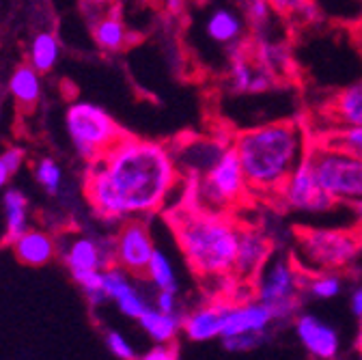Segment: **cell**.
Listing matches in <instances>:
<instances>
[{
	"label": "cell",
	"mask_w": 362,
	"mask_h": 360,
	"mask_svg": "<svg viewBox=\"0 0 362 360\" xmlns=\"http://www.w3.org/2000/svg\"><path fill=\"white\" fill-rule=\"evenodd\" d=\"M177 186L173 153L153 141L125 137L104 156L90 160L86 199L104 220L153 216L168 205Z\"/></svg>",
	"instance_id": "cell-1"
},
{
	"label": "cell",
	"mask_w": 362,
	"mask_h": 360,
	"mask_svg": "<svg viewBox=\"0 0 362 360\" xmlns=\"http://www.w3.org/2000/svg\"><path fill=\"white\" fill-rule=\"evenodd\" d=\"M308 132L296 119L272 121L235 134L233 151L250 192L276 197L304 156Z\"/></svg>",
	"instance_id": "cell-2"
},
{
	"label": "cell",
	"mask_w": 362,
	"mask_h": 360,
	"mask_svg": "<svg viewBox=\"0 0 362 360\" xmlns=\"http://www.w3.org/2000/svg\"><path fill=\"white\" fill-rule=\"evenodd\" d=\"M170 220L179 248L194 274L205 279L233 274L240 227L229 216L184 207L177 209Z\"/></svg>",
	"instance_id": "cell-3"
},
{
	"label": "cell",
	"mask_w": 362,
	"mask_h": 360,
	"mask_svg": "<svg viewBox=\"0 0 362 360\" xmlns=\"http://www.w3.org/2000/svg\"><path fill=\"white\" fill-rule=\"evenodd\" d=\"M362 252V229L358 224L349 229L302 227L296 231L293 263L306 274L337 272L351 267Z\"/></svg>",
	"instance_id": "cell-4"
},
{
	"label": "cell",
	"mask_w": 362,
	"mask_h": 360,
	"mask_svg": "<svg viewBox=\"0 0 362 360\" xmlns=\"http://www.w3.org/2000/svg\"><path fill=\"white\" fill-rule=\"evenodd\" d=\"M248 194L250 188L233 147H226L220 158L192 182V207L207 214H226Z\"/></svg>",
	"instance_id": "cell-5"
},
{
	"label": "cell",
	"mask_w": 362,
	"mask_h": 360,
	"mask_svg": "<svg viewBox=\"0 0 362 360\" xmlns=\"http://www.w3.org/2000/svg\"><path fill=\"white\" fill-rule=\"evenodd\" d=\"M65 129L76 153L88 162L123 139V129L112 115L93 102H74L65 112Z\"/></svg>",
	"instance_id": "cell-6"
},
{
	"label": "cell",
	"mask_w": 362,
	"mask_h": 360,
	"mask_svg": "<svg viewBox=\"0 0 362 360\" xmlns=\"http://www.w3.org/2000/svg\"><path fill=\"white\" fill-rule=\"evenodd\" d=\"M255 281L257 302L272 313L274 324L296 320L302 304V269L291 259L269 257Z\"/></svg>",
	"instance_id": "cell-7"
},
{
	"label": "cell",
	"mask_w": 362,
	"mask_h": 360,
	"mask_svg": "<svg viewBox=\"0 0 362 360\" xmlns=\"http://www.w3.org/2000/svg\"><path fill=\"white\" fill-rule=\"evenodd\" d=\"M306 153L315 173V179L320 188L332 197L337 203H356L362 201V160L324 149L315 145L308 137L306 141Z\"/></svg>",
	"instance_id": "cell-8"
},
{
	"label": "cell",
	"mask_w": 362,
	"mask_h": 360,
	"mask_svg": "<svg viewBox=\"0 0 362 360\" xmlns=\"http://www.w3.org/2000/svg\"><path fill=\"white\" fill-rule=\"evenodd\" d=\"M276 197L283 203V207L293 209V211L320 214V211H330L339 205L332 197H328L320 188V184H317L306 149H304V156L300 158V162L296 164V168L291 170V175L287 177V182L283 184V188L279 190Z\"/></svg>",
	"instance_id": "cell-9"
},
{
	"label": "cell",
	"mask_w": 362,
	"mask_h": 360,
	"mask_svg": "<svg viewBox=\"0 0 362 360\" xmlns=\"http://www.w3.org/2000/svg\"><path fill=\"white\" fill-rule=\"evenodd\" d=\"M115 242V265L123 267L127 274H145L147 263L153 255V236L145 218L125 220Z\"/></svg>",
	"instance_id": "cell-10"
},
{
	"label": "cell",
	"mask_w": 362,
	"mask_h": 360,
	"mask_svg": "<svg viewBox=\"0 0 362 360\" xmlns=\"http://www.w3.org/2000/svg\"><path fill=\"white\" fill-rule=\"evenodd\" d=\"M57 255L71 272L106 269L115 263V242L93 236H71L57 242Z\"/></svg>",
	"instance_id": "cell-11"
},
{
	"label": "cell",
	"mask_w": 362,
	"mask_h": 360,
	"mask_svg": "<svg viewBox=\"0 0 362 360\" xmlns=\"http://www.w3.org/2000/svg\"><path fill=\"white\" fill-rule=\"evenodd\" d=\"M231 48V59H229V84L231 91L235 93H265L269 88H274L276 76L269 74L265 67H261L252 50L246 48L242 41L233 43Z\"/></svg>",
	"instance_id": "cell-12"
},
{
	"label": "cell",
	"mask_w": 362,
	"mask_h": 360,
	"mask_svg": "<svg viewBox=\"0 0 362 360\" xmlns=\"http://www.w3.org/2000/svg\"><path fill=\"white\" fill-rule=\"evenodd\" d=\"M272 242L269 238L257 227H240L238 231V248L233 261V274L238 281H255L263 265L272 257Z\"/></svg>",
	"instance_id": "cell-13"
},
{
	"label": "cell",
	"mask_w": 362,
	"mask_h": 360,
	"mask_svg": "<svg viewBox=\"0 0 362 360\" xmlns=\"http://www.w3.org/2000/svg\"><path fill=\"white\" fill-rule=\"evenodd\" d=\"M296 335L304 349L317 360H334L341 352L339 332L313 313H300L293 320Z\"/></svg>",
	"instance_id": "cell-14"
},
{
	"label": "cell",
	"mask_w": 362,
	"mask_h": 360,
	"mask_svg": "<svg viewBox=\"0 0 362 360\" xmlns=\"http://www.w3.org/2000/svg\"><path fill=\"white\" fill-rule=\"evenodd\" d=\"M102 285L108 300L115 302L119 313H123L129 320L139 322L141 315L151 306L149 300L143 296V291L132 283L129 274L115 263L102 269Z\"/></svg>",
	"instance_id": "cell-15"
},
{
	"label": "cell",
	"mask_w": 362,
	"mask_h": 360,
	"mask_svg": "<svg viewBox=\"0 0 362 360\" xmlns=\"http://www.w3.org/2000/svg\"><path fill=\"white\" fill-rule=\"evenodd\" d=\"M320 112L330 129L362 127V80L334 91L328 102L322 104Z\"/></svg>",
	"instance_id": "cell-16"
},
{
	"label": "cell",
	"mask_w": 362,
	"mask_h": 360,
	"mask_svg": "<svg viewBox=\"0 0 362 360\" xmlns=\"http://www.w3.org/2000/svg\"><path fill=\"white\" fill-rule=\"evenodd\" d=\"M272 326H274L272 313L261 302H257V300L240 302V304L229 302V306H226V310L222 315L220 339L244 335V332H269Z\"/></svg>",
	"instance_id": "cell-17"
},
{
	"label": "cell",
	"mask_w": 362,
	"mask_h": 360,
	"mask_svg": "<svg viewBox=\"0 0 362 360\" xmlns=\"http://www.w3.org/2000/svg\"><path fill=\"white\" fill-rule=\"evenodd\" d=\"M229 302H207L197 306L188 315H181V332L194 343H205L211 339H220L222 315Z\"/></svg>",
	"instance_id": "cell-18"
},
{
	"label": "cell",
	"mask_w": 362,
	"mask_h": 360,
	"mask_svg": "<svg viewBox=\"0 0 362 360\" xmlns=\"http://www.w3.org/2000/svg\"><path fill=\"white\" fill-rule=\"evenodd\" d=\"M16 257L26 265H45L57 257V240L41 229H28L13 242Z\"/></svg>",
	"instance_id": "cell-19"
},
{
	"label": "cell",
	"mask_w": 362,
	"mask_h": 360,
	"mask_svg": "<svg viewBox=\"0 0 362 360\" xmlns=\"http://www.w3.org/2000/svg\"><path fill=\"white\" fill-rule=\"evenodd\" d=\"M127 28L121 20V7L112 5L106 16H102L93 24V41L98 43V48L104 52H119L127 46Z\"/></svg>",
	"instance_id": "cell-20"
},
{
	"label": "cell",
	"mask_w": 362,
	"mask_h": 360,
	"mask_svg": "<svg viewBox=\"0 0 362 360\" xmlns=\"http://www.w3.org/2000/svg\"><path fill=\"white\" fill-rule=\"evenodd\" d=\"M139 324L156 345H170L181 332V315H168L149 306L139 318Z\"/></svg>",
	"instance_id": "cell-21"
},
{
	"label": "cell",
	"mask_w": 362,
	"mask_h": 360,
	"mask_svg": "<svg viewBox=\"0 0 362 360\" xmlns=\"http://www.w3.org/2000/svg\"><path fill=\"white\" fill-rule=\"evenodd\" d=\"M5 207V238L13 244L24 231H28V199L20 188H5L3 192Z\"/></svg>",
	"instance_id": "cell-22"
},
{
	"label": "cell",
	"mask_w": 362,
	"mask_h": 360,
	"mask_svg": "<svg viewBox=\"0 0 362 360\" xmlns=\"http://www.w3.org/2000/svg\"><path fill=\"white\" fill-rule=\"evenodd\" d=\"M9 95L16 100V104L30 108L39 102L41 91H43V82H41V74L37 69H33L30 65H20L11 78H9Z\"/></svg>",
	"instance_id": "cell-23"
},
{
	"label": "cell",
	"mask_w": 362,
	"mask_h": 360,
	"mask_svg": "<svg viewBox=\"0 0 362 360\" xmlns=\"http://www.w3.org/2000/svg\"><path fill=\"white\" fill-rule=\"evenodd\" d=\"M205 33L211 41L222 43V46H233L242 41L244 35V22L242 18L231 9H216L205 24Z\"/></svg>",
	"instance_id": "cell-24"
},
{
	"label": "cell",
	"mask_w": 362,
	"mask_h": 360,
	"mask_svg": "<svg viewBox=\"0 0 362 360\" xmlns=\"http://www.w3.org/2000/svg\"><path fill=\"white\" fill-rule=\"evenodd\" d=\"M59 59H61L59 37L50 30H43V33L35 35V39L30 41V48H28V61H30L28 65L43 76L57 67Z\"/></svg>",
	"instance_id": "cell-25"
},
{
	"label": "cell",
	"mask_w": 362,
	"mask_h": 360,
	"mask_svg": "<svg viewBox=\"0 0 362 360\" xmlns=\"http://www.w3.org/2000/svg\"><path fill=\"white\" fill-rule=\"evenodd\" d=\"M315 145L324 149L341 151L354 158L362 160V127H337V129H326L317 139H310Z\"/></svg>",
	"instance_id": "cell-26"
},
{
	"label": "cell",
	"mask_w": 362,
	"mask_h": 360,
	"mask_svg": "<svg viewBox=\"0 0 362 360\" xmlns=\"http://www.w3.org/2000/svg\"><path fill=\"white\" fill-rule=\"evenodd\" d=\"M145 277L153 285L156 291H175L179 294V281L175 274V267L170 263V257L162 248H153V255L147 263Z\"/></svg>",
	"instance_id": "cell-27"
},
{
	"label": "cell",
	"mask_w": 362,
	"mask_h": 360,
	"mask_svg": "<svg viewBox=\"0 0 362 360\" xmlns=\"http://www.w3.org/2000/svg\"><path fill=\"white\" fill-rule=\"evenodd\" d=\"M343 291V279L337 272H322V274H306L302 272V296L315 300H330Z\"/></svg>",
	"instance_id": "cell-28"
},
{
	"label": "cell",
	"mask_w": 362,
	"mask_h": 360,
	"mask_svg": "<svg viewBox=\"0 0 362 360\" xmlns=\"http://www.w3.org/2000/svg\"><path fill=\"white\" fill-rule=\"evenodd\" d=\"M267 3L274 13L291 18L300 24H313L320 18V9H317L315 0H267Z\"/></svg>",
	"instance_id": "cell-29"
},
{
	"label": "cell",
	"mask_w": 362,
	"mask_h": 360,
	"mask_svg": "<svg viewBox=\"0 0 362 360\" xmlns=\"http://www.w3.org/2000/svg\"><path fill=\"white\" fill-rule=\"evenodd\" d=\"M74 283L82 289L88 306L100 308L108 302V296L104 294L102 285V269H84V272H71Z\"/></svg>",
	"instance_id": "cell-30"
},
{
	"label": "cell",
	"mask_w": 362,
	"mask_h": 360,
	"mask_svg": "<svg viewBox=\"0 0 362 360\" xmlns=\"http://www.w3.org/2000/svg\"><path fill=\"white\" fill-rule=\"evenodd\" d=\"M35 179L45 192H48L50 197H54L63 188V168L52 158H41L35 164Z\"/></svg>",
	"instance_id": "cell-31"
},
{
	"label": "cell",
	"mask_w": 362,
	"mask_h": 360,
	"mask_svg": "<svg viewBox=\"0 0 362 360\" xmlns=\"http://www.w3.org/2000/svg\"><path fill=\"white\" fill-rule=\"evenodd\" d=\"M267 339H269V332H244V335H235V337H224L220 341L226 352L242 354V352H252V349L265 345Z\"/></svg>",
	"instance_id": "cell-32"
},
{
	"label": "cell",
	"mask_w": 362,
	"mask_h": 360,
	"mask_svg": "<svg viewBox=\"0 0 362 360\" xmlns=\"http://www.w3.org/2000/svg\"><path fill=\"white\" fill-rule=\"evenodd\" d=\"M104 343L108 352L119 360H139V354H136V347L132 345V341L117 330H108L104 335Z\"/></svg>",
	"instance_id": "cell-33"
},
{
	"label": "cell",
	"mask_w": 362,
	"mask_h": 360,
	"mask_svg": "<svg viewBox=\"0 0 362 360\" xmlns=\"http://www.w3.org/2000/svg\"><path fill=\"white\" fill-rule=\"evenodd\" d=\"M244 13H246L248 24H250L257 33H261V30L269 24L272 9H269V3H267V0H244Z\"/></svg>",
	"instance_id": "cell-34"
},
{
	"label": "cell",
	"mask_w": 362,
	"mask_h": 360,
	"mask_svg": "<svg viewBox=\"0 0 362 360\" xmlns=\"http://www.w3.org/2000/svg\"><path fill=\"white\" fill-rule=\"evenodd\" d=\"M24 156H26V151L22 147H7L3 153H0V160H3L9 175H16L24 164Z\"/></svg>",
	"instance_id": "cell-35"
},
{
	"label": "cell",
	"mask_w": 362,
	"mask_h": 360,
	"mask_svg": "<svg viewBox=\"0 0 362 360\" xmlns=\"http://www.w3.org/2000/svg\"><path fill=\"white\" fill-rule=\"evenodd\" d=\"M153 306H156L158 310H162V313L179 315V300H177V294H175V291H158Z\"/></svg>",
	"instance_id": "cell-36"
},
{
	"label": "cell",
	"mask_w": 362,
	"mask_h": 360,
	"mask_svg": "<svg viewBox=\"0 0 362 360\" xmlns=\"http://www.w3.org/2000/svg\"><path fill=\"white\" fill-rule=\"evenodd\" d=\"M139 360H179L177 349L170 345H156L147 354H143Z\"/></svg>",
	"instance_id": "cell-37"
},
{
	"label": "cell",
	"mask_w": 362,
	"mask_h": 360,
	"mask_svg": "<svg viewBox=\"0 0 362 360\" xmlns=\"http://www.w3.org/2000/svg\"><path fill=\"white\" fill-rule=\"evenodd\" d=\"M351 310H354V315L360 320L362 318V285L360 287H356L354 289V294H351Z\"/></svg>",
	"instance_id": "cell-38"
},
{
	"label": "cell",
	"mask_w": 362,
	"mask_h": 360,
	"mask_svg": "<svg viewBox=\"0 0 362 360\" xmlns=\"http://www.w3.org/2000/svg\"><path fill=\"white\" fill-rule=\"evenodd\" d=\"M9 179H11V175H9V170L5 168L3 160H0V190H5V188H7Z\"/></svg>",
	"instance_id": "cell-39"
},
{
	"label": "cell",
	"mask_w": 362,
	"mask_h": 360,
	"mask_svg": "<svg viewBox=\"0 0 362 360\" xmlns=\"http://www.w3.org/2000/svg\"><path fill=\"white\" fill-rule=\"evenodd\" d=\"M351 205H354V214H356V224L362 229V201H356Z\"/></svg>",
	"instance_id": "cell-40"
},
{
	"label": "cell",
	"mask_w": 362,
	"mask_h": 360,
	"mask_svg": "<svg viewBox=\"0 0 362 360\" xmlns=\"http://www.w3.org/2000/svg\"><path fill=\"white\" fill-rule=\"evenodd\" d=\"M356 349L362 358V318H360V324H358V335H356Z\"/></svg>",
	"instance_id": "cell-41"
},
{
	"label": "cell",
	"mask_w": 362,
	"mask_h": 360,
	"mask_svg": "<svg viewBox=\"0 0 362 360\" xmlns=\"http://www.w3.org/2000/svg\"><path fill=\"white\" fill-rule=\"evenodd\" d=\"M88 3H93V5H112L115 0H88Z\"/></svg>",
	"instance_id": "cell-42"
},
{
	"label": "cell",
	"mask_w": 362,
	"mask_h": 360,
	"mask_svg": "<svg viewBox=\"0 0 362 360\" xmlns=\"http://www.w3.org/2000/svg\"><path fill=\"white\" fill-rule=\"evenodd\" d=\"M0 115H3V104H0Z\"/></svg>",
	"instance_id": "cell-43"
}]
</instances>
